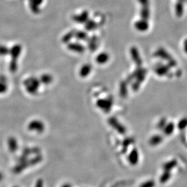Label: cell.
Returning a JSON list of instances; mask_svg holds the SVG:
<instances>
[{
  "mask_svg": "<svg viewBox=\"0 0 187 187\" xmlns=\"http://www.w3.org/2000/svg\"><path fill=\"white\" fill-rule=\"evenodd\" d=\"M9 147L12 152H15L18 147L17 142L14 138H10L9 141Z\"/></svg>",
  "mask_w": 187,
  "mask_h": 187,
  "instance_id": "cell-2",
  "label": "cell"
},
{
  "mask_svg": "<svg viewBox=\"0 0 187 187\" xmlns=\"http://www.w3.org/2000/svg\"><path fill=\"white\" fill-rule=\"evenodd\" d=\"M29 129L31 131L41 133L44 130V125L39 120H33L29 124Z\"/></svg>",
  "mask_w": 187,
  "mask_h": 187,
  "instance_id": "cell-1",
  "label": "cell"
}]
</instances>
